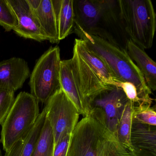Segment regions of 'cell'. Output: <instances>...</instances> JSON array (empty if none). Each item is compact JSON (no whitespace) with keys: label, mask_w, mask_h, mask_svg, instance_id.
I'll list each match as a JSON object with an SVG mask.
<instances>
[{"label":"cell","mask_w":156,"mask_h":156,"mask_svg":"<svg viewBox=\"0 0 156 156\" xmlns=\"http://www.w3.org/2000/svg\"><path fill=\"white\" fill-rule=\"evenodd\" d=\"M74 30L100 37L126 49L128 39L118 1L73 0Z\"/></svg>","instance_id":"cell-1"},{"label":"cell","mask_w":156,"mask_h":156,"mask_svg":"<svg viewBox=\"0 0 156 156\" xmlns=\"http://www.w3.org/2000/svg\"><path fill=\"white\" fill-rule=\"evenodd\" d=\"M66 156H137L125 148L107 126L98 109L93 108L76 126Z\"/></svg>","instance_id":"cell-2"},{"label":"cell","mask_w":156,"mask_h":156,"mask_svg":"<svg viewBox=\"0 0 156 156\" xmlns=\"http://www.w3.org/2000/svg\"><path fill=\"white\" fill-rule=\"evenodd\" d=\"M71 60L77 84L88 102L102 92L116 87L118 81L115 76L83 40H75Z\"/></svg>","instance_id":"cell-3"},{"label":"cell","mask_w":156,"mask_h":156,"mask_svg":"<svg viewBox=\"0 0 156 156\" xmlns=\"http://www.w3.org/2000/svg\"><path fill=\"white\" fill-rule=\"evenodd\" d=\"M75 33L105 62L118 81L133 84L144 104L151 107L153 102L151 97L152 91L146 84L143 76L126 49L97 36L82 32Z\"/></svg>","instance_id":"cell-4"},{"label":"cell","mask_w":156,"mask_h":156,"mask_svg":"<svg viewBox=\"0 0 156 156\" xmlns=\"http://www.w3.org/2000/svg\"><path fill=\"white\" fill-rule=\"evenodd\" d=\"M119 16L128 38L143 50L153 44L156 14L150 0H118Z\"/></svg>","instance_id":"cell-5"},{"label":"cell","mask_w":156,"mask_h":156,"mask_svg":"<svg viewBox=\"0 0 156 156\" xmlns=\"http://www.w3.org/2000/svg\"><path fill=\"white\" fill-rule=\"evenodd\" d=\"M40 114L39 102L31 94L22 92L17 95L2 124L1 140L5 152L29 133Z\"/></svg>","instance_id":"cell-6"},{"label":"cell","mask_w":156,"mask_h":156,"mask_svg":"<svg viewBox=\"0 0 156 156\" xmlns=\"http://www.w3.org/2000/svg\"><path fill=\"white\" fill-rule=\"evenodd\" d=\"M59 46L51 47L37 61L30 76V94L39 103H45L60 88L61 62Z\"/></svg>","instance_id":"cell-7"},{"label":"cell","mask_w":156,"mask_h":156,"mask_svg":"<svg viewBox=\"0 0 156 156\" xmlns=\"http://www.w3.org/2000/svg\"><path fill=\"white\" fill-rule=\"evenodd\" d=\"M44 109L52 129L55 147L63 137L72 134L78 123L80 114L61 88L49 98Z\"/></svg>","instance_id":"cell-8"},{"label":"cell","mask_w":156,"mask_h":156,"mask_svg":"<svg viewBox=\"0 0 156 156\" xmlns=\"http://www.w3.org/2000/svg\"><path fill=\"white\" fill-rule=\"evenodd\" d=\"M129 100L122 89L117 87L106 90L89 100L91 110L98 109L108 129L116 136L117 127Z\"/></svg>","instance_id":"cell-9"},{"label":"cell","mask_w":156,"mask_h":156,"mask_svg":"<svg viewBox=\"0 0 156 156\" xmlns=\"http://www.w3.org/2000/svg\"><path fill=\"white\" fill-rule=\"evenodd\" d=\"M18 21L14 32L25 39L38 42L47 41L37 18L31 10L27 0H8Z\"/></svg>","instance_id":"cell-10"},{"label":"cell","mask_w":156,"mask_h":156,"mask_svg":"<svg viewBox=\"0 0 156 156\" xmlns=\"http://www.w3.org/2000/svg\"><path fill=\"white\" fill-rule=\"evenodd\" d=\"M60 88L74 105L80 115L83 117L90 114L89 102L80 91L73 72L71 59L62 60L60 72Z\"/></svg>","instance_id":"cell-11"},{"label":"cell","mask_w":156,"mask_h":156,"mask_svg":"<svg viewBox=\"0 0 156 156\" xmlns=\"http://www.w3.org/2000/svg\"><path fill=\"white\" fill-rule=\"evenodd\" d=\"M27 62L21 58L12 57L0 62V87L16 92L30 77Z\"/></svg>","instance_id":"cell-12"},{"label":"cell","mask_w":156,"mask_h":156,"mask_svg":"<svg viewBox=\"0 0 156 156\" xmlns=\"http://www.w3.org/2000/svg\"><path fill=\"white\" fill-rule=\"evenodd\" d=\"M130 141L136 155L156 156V126L142 124L133 118Z\"/></svg>","instance_id":"cell-13"},{"label":"cell","mask_w":156,"mask_h":156,"mask_svg":"<svg viewBox=\"0 0 156 156\" xmlns=\"http://www.w3.org/2000/svg\"><path fill=\"white\" fill-rule=\"evenodd\" d=\"M126 50L143 76L145 83L151 91L156 89V64L144 50L130 39L127 41Z\"/></svg>","instance_id":"cell-14"},{"label":"cell","mask_w":156,"mask_h":156,"mask_svg":"<svg viewBox=\"0 0 156 156\" xmlns=\"http://www.w3.org/2000/svg\"><path fill=\"white\" fill-rule=\"evenodd\" d=\"M59 41L65 39L74 30L73 0H52Z\"/></svg>","instance_id":"cell-15"},{"label":"cell","mask_w":156,"mask_h":156,"mask_svg":"<svg viewBox=\"0 0 156 156\" xmlns=\"http://www.w3.org/2000/svg\"><path fill=\"white\" fill-rule=\"evenodd\" d=\"M45 120L46 116L43 109L29 133L15 142L8 151H6L4 156H32L34 146L44 126Z\"/></svg>","instance_id":"cell-16"},{"label":"cell","mask_w":156,"mask_h":156,"mask_svg":"<svg viewBox=\"0 0 156 156\" xmlns=\"http://www.w3.org/2000/svg\"><path fill=\"white\" fill-rule=\"evenodd\" d=\"M33 12L47 41L51 43H59L60 41L52 0H41L40 7Z\"/></svg>","instance_id":"cell-17"},{"label":"cell","mask_w":156,"mask_h":156,"mask_svg":"<svg viewBox=\"0 0 156 156\" xmlns=\"http://www.w3.org/2000/svg\"><path fill=\"white\" fill-rule=\"evenodd\" d=\"M133 113V105L129 100L125 106L118 124L116 137L125 148L135 152L130 141Z\"/></svg>","instance_id":"cell-18"},{"label":"cell","mask_w":156,"mask_h":156,"mask_svg":"<svg viewBox=\"0 0 156 156\" xmlns=\"http://www.w3.org/2000/svg\"><path fill=\"white\" fill-rule=\"evenodd\" d=\"M54 150L53 133L46 119L44 126L34 146L32 156H53Z\"/></svg>","instance_id":"cell-19"},{"label":"cell","mask_w":156,"mask_h":156,"mask_svg":"<svg viewBox=\"0 0 156 156\" xmlns=\"http://www.w3.org/2000/svg\"><path fill=\"white\" fill-rule=\"evenodd\" d=\"M0 26L7 32L14 30L18 26V21L8 0H0Z\"/></svg>","instance_id":"cell-20"},{"label":"cell","mask_w":156,"mask_h":156,"mask_svg":"<svg viewBox=\"0 0 156 156\" xmlns=\"http://www.w3.org/2000/svg\"><path fill=\"white\" fill-rule=\"evenodd\" d=\"M14 93L10 89L0 87V125L3 123L13 105Z\"/></svg>","instance_id":"cell-21"},{"label":"cell","mask_w":156,"mask_h":156,"mask_svg":"<svg viewBox=\"0 0 156 156\" xmlns=\"http://www.w3.org/2000/svg\"><path fill=\"white\" fill-rule=\"evenodd\" d=\"M133 118L142 124L156 126L155 108L151 107H134Z\"/></svg>","instance_id":"cell-22"},{"label":"cell","mask_w":156,"mask_h":156,"mask_svg":"<svg viewBox=\"0 0 156 156\" xmlns=\"http://www.w3.org/2000/svg\"><path fill=\"white\" fill-rule=\"evenodd\" d=\"M116 87L122 89L127 98L132 103L134 107H149L144 104L140 97L136 87L132 83L118 81Z\"/></svg>","instance_id":"cell-23"},{"label":"cell","mask_w":156,"mask_h":156,"mask_svg":"<svg viewBox=\"0 0 156 156\" xmlns=\"http://www.w3.org/2000/svg\"><path fill=\"white\" fill-rule=\"evenodd\" d=\"M71 135L63 137L55 145L53 156H66Z\"/></svg>","instance_id":"cell-24"},{"label":"cell","mask_w":156,"mask_h":156,"mask_svg":"<svg viewBox=\"0 0 156 156\" xmlns=\"http://www.w3.org/2000/svg\"><path fill=\"white\" fill-rule=\"evenodd\" d=\"M41 0H27V2L33 12L36 11L40 7Z\"/></svg>","instance_id":"cell-25"},{"label":"cell","mask_w":156,"mask_h":156,"mask_svg":"<svg viewBox=\"0 0 156 156\" xmlns=\"http://www.w3.org/2000/svg\"><path fill=\"white\" fill-rule=\"evenodd\" d=\"M137 156H153L148 155H136Z\"/></svg>","instance_id":"cell-26"},{"label":"cell","mask_w":156,"mask_h":156,"mask_svg":"<svg viewBox=\"0 0 156 156\" xmlns=\"http://www.w3.org/2000/svg\"><path fill=\"white\" fill-rule=\"evenodd\" d=\"M0 156H2V155L1 153L0 152Z\"/></svg>","instance_id":"cell-27"}]
</instances>
